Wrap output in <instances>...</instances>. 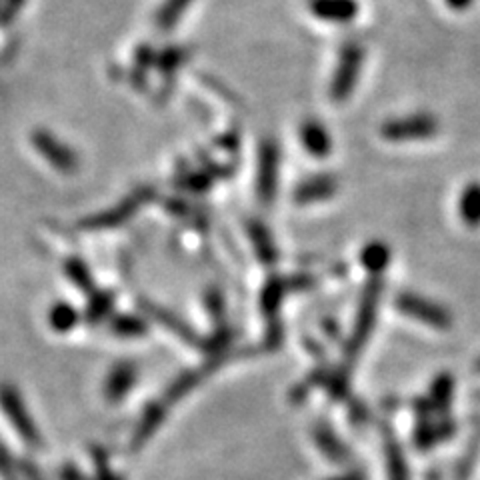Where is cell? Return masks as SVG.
Here are the masks:
<instances>
[{"instance_id":"cell-7","label":"cell","mask_w":480,"mask_h":480,"mask_svg":"<svg viewBox=\"0 0 480 480\" xmlns=\"http://www.w3.org/2000/svg\"><path fill=\"white\" fill-rule=\"evenodd\" d=\"M298 139L303 149L316 159H324L332 152V136L327 131V126L316 118H308L300 124Z\"/></svg>"},{"instance_id":"cell-11","label":"cell","mask_w":480,"mask_h":480,"mask_svg":"<svg viewBox=\"0 0 480 480\" xmlns=\"http://www.w3.org/2000/svg\"><path fill=\"white\" fill-rule=\"evenodd\" d=\"M360 261H363V267L371 272L373 277H381L390 262L389 246L382 243L366 244L363 248V253H360Z\"/></svg>"},{"instance_id":"cell-10","label":"cell","mask_w":480,"mask_h":480,"mask_svg":"<svg viewBox=\"0 0 480 480\" xmlns=\"http://www.w3.org/2000/svg\"><path fill=\"white\" fill-rule=\"evenodd\" d=\"M459 214L467 227H480V183H470L459 196Z\"/></svg>"},{"instance_id":"cell-17","label":"cell","mask_w":480,"mask_h":480,"mask_svg":"<svg viewBox=\"0 0 480 480\" xmlns=\"http://www.w3.org/2000/svg\"><path fill=\"white\" fill-rule=\"evenodd\" d=\"M476 373H480V358H478V363H476Z\"/></svg>"},{"instance_id":"cell-12","label":"cell","mask_w":480,"mask_h":480,"mask_svg":"<svg viewBox=\"0 0 480 480\" xmlns=\"http://www.w3.org/2000/svg\"><path fill=\"white\" fill-rule=\"evenodd\" d=\"M314 441L319 444V449L327 454L329 459L342 462L348 459V450L345 444L340 442V439L337 434H334L327 424H319L314 428Z\"/></svg>"},{"instance_id":"cell-1","label":"cell","mask_w":480,"mask_h":480,"mask_svg":"<svg viewBox=\"0 0 480 480\" xmlns=\"http://www.w3.org/2000/svg\"><path fill=\"white\" fill-rule=\"evenodd\" d=\"M381 296H382V279L373 277L366 282L353 332H350V337L345 345V356H342V368H340L342 374H347V376L350 374V368L355 366L356 358L360 356V353H363L368 339H371L374 324H376V314H379Z\"/></svg>"},{"instance_id":"cell-5","label":"cell","mask_w":480,"mask_h":480,"mask_svg":"<svg viewBox=\"0 0 480 480\" xmlns=\"http://www.w3.org/2000/svg\"><path fill=\"white\" fill-rule=\"evenodd\" d=\"M279 165L280 154L274 142H264L261 150V167H259V196L264 204L274 201L279 184Z\"/></svg>"},{"instance_id":"cell-15","label":"cell","mask_w":480,"mask_h":480,"mask_svg":"<svg viewBox=\"0 0 480 480\" xmlns=\"http://www.w3.org/2000/svg\"><path fill=\"white\" fill-rule=\"evenodd\" d=\"M251 238H253L256 251H259L261 259L264 262H274V261H277V248H274V244H272L269 230L264 228V227H261V222H253Z\"/></svg>"},{"instance_id":"cell-9","label":"cell","mask_w":480,"mask_h":480,"mask_svg":"<svg viewBox=\"0 0 480 480\" xmlns=\"http://www.w3.org/2000/svg\"><path fill=\"white\" fill-rule=\"evenodd\" d=\"M454 431H457V424H454L450 418H442V420H439V423H436V420H433V418H428V420H423V424L416 428L415 442L418 444L420 449L426 450V449L434 447V444L450 439Z\"/></svg>"},{"instance_id":"cell-13","label":"cell","mask_w":480,"mask_h":480,"mask_svg":"<svg viewBox=\"0 0 480 480\" xmlns=\"http://www.w3.org/2000/svg\"><path fill=\"white\" fill-rule=\"evenodd\" d=\"M452 390H454V381H452L450 374L436 376L433 387H431V397H428V402H431L434 415L447 413L449 407H450Z\"/></svg>"},{"instance_id":"cell-8","label":"cell","mask_w":480,"mask_h":480,"mask_svg":"<svg viewBox=\"0 0 480 480\" xmlns=\"http://www.w3.org/2000/svg\"><path fill=\"white\" fill-rule=\"evenodd\" d=\"M339 191V178L332 175H313L311 178H304L303 183L296 186L295 201L298 204H311L327 201Z\"/></svg>"},{"instance_id":"cell-4","label":"cell","mask_w":480,"mask_h":480,"mask_svg":"<svg viewBox=\"0 0 480 480\" xmlns=\"http://www.w3.org/2000/svg\"><path fill=\"white\" fill-rule=\"evenodd\" d=\"M394 306H397V311H400L402 314H407L408 319L423 322L431 329L449 330L452 327V316L447 308H442L431 298L408 293V290L394 296Z\"/></svg>"},{"instance_id":"cell-16","label":"cell","mask_w":480,"mask_h":480,"mask_svg":"<svg viewBox=\"0 0 480 480\" xmlns=\"http://www.w3.org/2000/svg\"><path fill=\"white\" fill-rule=\"evenodd\" d=\"M447 6H450L452 11H467V8L473 6L475 0H444Z\"/></svg>"},{"instance_id":"cell-3","label":"cell","mask_w":480,"mask_h":480,"mask_svg":"<svg viewBox=\"0 0 480 480\" xmlns=\"http://www.w3.org/2000/svg\"><path fill=\"white\" fill-rule=\"evenodd\" d=\"M441 123L434 115L415 113L407 116H397L387 120L381 126L382 139L390 142H410V141H426L439 134Z\"/></svg>"},{"instance_id":"cell-6","label":"cell","mask_w":480,"mask_h":480,"mask_svg":"<svg viewBox=\"0 0 480 480\" xmlns=\"http://www.w3.org/2000/svg\"><path fill=\"white\" fill-rule=\"evenodd\" d=\"M308 11L322 22L348 24L358 16L360 4L356 0H308Z\"/></svg>"},{"instance_id":"cell-14","label":"cell","mask_w":480,"mask_h":480,"mask_svg":"<svg viewBox=\"0 0 480 480\" xmlns=\"http://www.w3.org/2000/svg\"><path fill=\"white\" fill-rule=\"evenodd\" d=\"M387 462H389V476L390 480H408V468H407V459L402 454L399 442L392 439V436H387Z\"/></svg>"},{"instance_id":"cell-2","label":"cell","mask_w":480,"mask_h":480,"mask_svg":"<svg viewBox=\"0 0 480 480\" xmlns=\"http://www.w3.org/2000/svg\"><path fill=\"white\" fill-rule=\"evenodd\" d=\"M364 60H366V48L363 42L348 40L340 47L329 87L332 102H347L350 99V94L356 90L360 76H363Z\"/></svg>"}]
</instances>
